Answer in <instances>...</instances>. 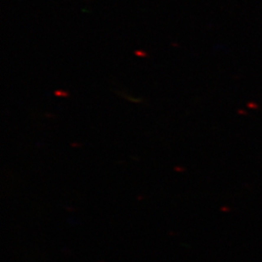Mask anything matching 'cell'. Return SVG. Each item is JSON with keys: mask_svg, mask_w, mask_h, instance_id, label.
Segmentation results:
<instances>
[{"mask_svg": "<svg viewBox=\"0 0 262 262\" xmlns=\"http://www.w3.org/2000/svg\"><path fill=\"white\" fill-rule=\"evenodd\" d=\"M135 54H136V56H142V57L147 56V53H144V52H142V51H136V52H135Z\"/></svg>", "mask_w": 262, "mask_h": 262, "instance_id": "1", "label": "cell"}]
</instances>
